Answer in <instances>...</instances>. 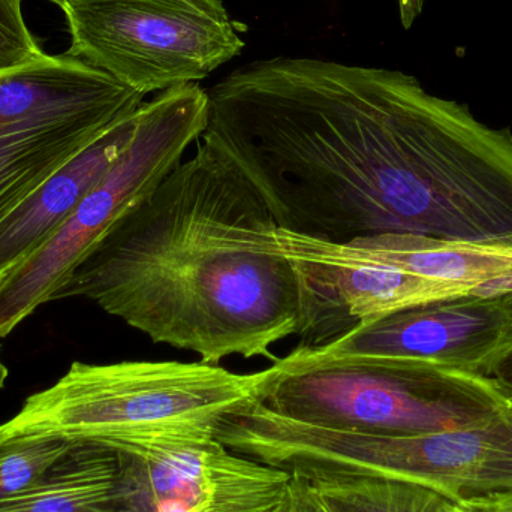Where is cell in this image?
Wrapping results in <instances>:
<instances>
[{
    "mask_svg": "<svg viewBox=\"0 0 512 512\" xmlns=\"http://www.w3.org/2000/svg\"><path fill=\"white\" fill-rule=\"evenodd\" d=\"M288 492L273 512H327L303 478L291 475Z\"/></svg>",
    "mask_w": 512,
    "mask_h": 512,
    "instance_id": "16",
    "label": "cell"
},
{
    "mask_svg": "<svg viewBox=\"0 0 512 512\" xmlns=\"http://www.w3.org/2000/svg\"><path fill=\"white\" fill-rule=\"evenodd\" d=\"M45 56L27 29L21 0H0V72L30 65Z\"/></svg>",
    "mask_w": 512,
    "mask_h": 512,
    "instance_id": "15",
    "label": "cell"
},
{
    "mask_svg": "<svg viewBox=\"0 0 512 512\" xmlns=\"http://www.w3.org/2000/svg\"><path fill=\"white\" fill-rule=\"evenodd\" d=\"M75 447V442L56 436H21L0 441V502L41 483Z\"/></svg>",
    "mask_w": 512,
    "mask_h": 512,
    "instance_id": "14",
    "label": "cell"
},
{
    "mask_svg": "<svg viewBox=\"0 0 512 512\" xmlns=\"http://www.w3.org/2000/svg\"><path fill=\"white\" fill-rule=\"evenodd\" d=\"M468 512H512V499L490 507H465Z\"/></svg>",
    "mask_w": 512,
    "mask_h": 512,
    "instance_id": "19",
    "label": "cell"
},
{
    "mask_svg": "<svg viewBox=\"0 0 512 512\" xmlns=\"http://www.w3.org/2000/svg\"><path fill=\"white\" fill-rule=\"evenodd\" d=\"M258 402L325 429L418 438L483 423L507 408L484 376L418 361L328 354L298 345L262 370Z\"/></svg>",
    "mask_w": 512,
    "mask_h": 512,
    "instance_id": "3",
    "label": "cell"
},
{
    "mask_svg": "<svg viewBox=\"0 0 512 512\" xmlns=\"http://www.w3.org/2000/svg\"><path fill=\"white\" fill-rule=\"evenodd\" d=\"M47 2L53 3V5H57L60 8V5H62L63 0H47Z\"/></svg>",
    "mask_w": 512,
    "mask_h": 512,
    "instance_id": "21",
    "label": "cell"
},
{
    "mask_svg": "<svg viewBox=\"0 0 512 512\" xmlns=\"http://www.w3.org/2000/svg\"><path fill=\"white\" fill-rule=\"evenodd\" d=\"M144 96L68 53L0 72V218L132 116Z\"/></svg>",
    "mask_w": 512,
    "mask_h": 512,
    "instance_id": "6",
    "label": "cell"
},
{
    "mask_svg": "<svg viewBox=\"0 0 512 512\" xmlns=\"http://www.w3.org/2000/svg\"><path fill=\"white\" fill-rule=\"evenodd\" d=\"M0 351H2V348H0ZM8 367L3 364L2 361V355H0V390H2L3 387H5L6 379H8Z\"/></svg>",
    "mask_w": 512,
    "mask_h": 512,
    "instance_id": "20",
    "label": "cell"
},
{
    "mask_svg": "<svg viewBox=\"0 0 512 512\" xmlns=\"http://www.w3.org/2000/svg\"><path fill=\"white\" fill-rule=\"evenodd\" d=\"M277 224L248 177L200 138L158 188L84 258L56 300L84 297L153 343L270 358L298 333L300 289Z\"/></svg>",
    "mask_w": 512,
    "mask_h": 512,
    "instance_id": "1",
    "label": "cell"
},
{
    "mask_svg": "<svg viewBox=\"0 0 512 512\" xmlns=\"http://www.w3.org/2000/svg\"><path fill=\"white\" fill-rule=\"evenodd\" d=\"M209 122V95L182 84L144 102L126 152L87 192L62 227L0 279V339L42 304L56 300L75 268L114 225L140 206L200 141Z\"/></svg>",
    "mask_w": 512,
    "mask_h": 512,
    "instance_id": "5",
    "label": "cell"
},
{
    "mask_svg": "<svg viewBox=\"0 0 512 512\" xmlns=\"http://www.w3.org/2000/svg\"><path fill=\"white\" fill-rule=\"evenodd\" d=\"M512 342V291L474 292L408 307L316 346L328 354L418 361L487 378Z\"/></svg>",
    "mask_w": 512,
    "mask_h": 512,
    "instance_id": "9",
    "label": "cell"
},
{
    "mask_svg": "<svg viewBox=\"0 0 512 512\" xmlns=\"http://www.w3.org/2000/svg\"><path fill=\"white\" fill-rule=\"evenodd\" d=\"M262 379L203 361H74L0 424V441L56 436L113 450L212 441L225 418L258 400Z\"/></svg>",
    "mask_w": 512,
    "mask_h": 512,
    "instance_id": "2",
    "label": "cell"
},
{
    "mask_svg": "<svg viewBox=\"0 0 512 512\" xmlns=\"http://www.w3.org/2000/svg\"><path fill=\"white\" fill-rule=\"evenodd\" d=\"M424 0H399L400 20L408 29L423 11Z\"/></svg>",
    "mask_w": 512,
    "mask_h": 512,
    "instance_id": "18",
    "label": "cell"
},
{
    "mask_svg": "<svg viewBox=\"0 0 512 512\" xmlns=\"http://www.w3.org/2000/svg\"><path fill=\"white\" fill-rule=\"evenodd\" d=\"M508 291H512V286H511V288H510V289H508Z\"/></svg>",
    "mask_w": 512,
    "mask_h": 512,
    "instance_id": "22",
    "label": "cell"
},
{
    "mask_svg": "<svg viewBox=\"0 0 512 512\" xmlns=\"http://www.w3.org/2000/svg\"><path fill=\"white\" fill-rule=\"evenodd\" d=\"M114 451L128 512H273L292 478L218 438Z\"/></svg>",
    "mask_w": 512,
    "mask_h": 512,
    "instance_id": "8",
    "label": "cell"
},
{
    "mask_svg": "<svg viewBox=\"0 0 512 512\" xmlns=\"http://www.w3.org/2000/svg\"><path fill=\"white\" fill-rule=\"evenodd\" d=\"M251 454L304 480L406 478L463 507H490L512 499V403L483 423L418 438L342 432L262 411Z\"/></svg>",
    "mask_w": 512,
    "mask_h": 512,
    "instance_id": "4",
    "label": "cell"
},
{
    "mask_svg": "<svg viewBox=\"0 0 512 512\" xmlns=\"http://www.w3.org/2000/svg\"><path fill=\"white\" fill-rule=\"evenodd\" d=\"M138 110L108 129L0 218V279L42 248L119 161L137 131Z\"/></svg>",
    "mask_w": 512,
    "mask_h": 512,
    "instance_id": "10",
    "label": "cell"
},
{
    "mask_svg": "<svg viewBox=\"0 0 512 512\" xmlns=\"http://www.w3.org/2000/svg\"><path fill=\"white\" fill-rule=\"evenodd\" d=\"M306 483L327 512H468L447 493L406 478L325 477Z\"/></svg>",
    "mask_w": 512,
    "mask_h": 512,
    "instance_id": "13",
    "label": "cell"
},
{
    "mask_svg": "<svg viewBox=\"0 0 512 512\" xmlns=\"http://www.w3.org/2000/svg\"><path fill=\"white\" fill-rule=\"evenodd\" d=\"M487 378L496 385L502 396L512 403V342L499 355Z\"/></svg>",
    "mask_w": 512,
    "mask_h": 512,
    "instance_id": "17",
    "label": "cell"
},
{
    "mask_svg": "<svg viewBox=\"0 0 512 512\" xmlns=\"http://www.w3.org/2000/svg\"><path fill=\"white\" fill-rule=\"evenodd\" d=\"M0 512H128L116 451L77 444L41 483L8 501Z\"/></svg>",
    "mask_w": 512,
    "mask_h": 512,
    "instance_id": "12",
    "label": "cell"
},
{
    "mask_svg": "<svg viewBox=\"0 0 512 512\" xmlns=\"http://www.w3.org/2000/svg\"><path fill=\"white\" fill-rule=\"evenodd\" d=\"M66 53L143 95L198 83L245 48L222 0H63Z\"/></svg>",
    "mask_w": 512,
    "mask_h": 512,
    "instance_id": "7",
    "label": "cell"
},
{
    "mask_svg": "<svg viewBox=\"0 0 512 512\" xmlns=\"http://www.w3.org/2000/svg\"><path fill=\"white\" fill-rule=\"evenodd\" d=\"M345 245L414 276L472 292H502L512 286V246L445 242L412 234L360 237Z\"/></svg>",
    "mask_w": 512,
    "mask_h": 512,
    "instance_id": "11",
    "label": "cell"
}]
</instances>
